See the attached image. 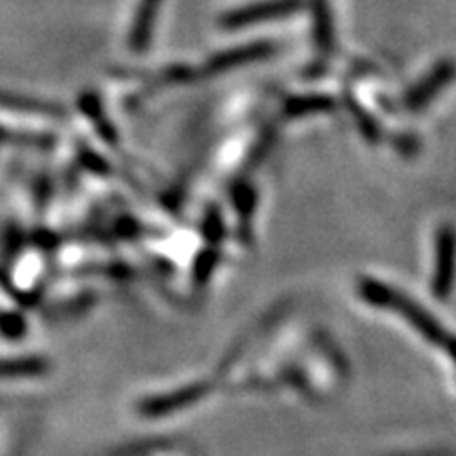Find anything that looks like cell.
<instances>
[{
    "mask_svg": "<svg viewBox=\"0 0 456 456\" xmlns=\"http://www.w3.org/2000/svg\"><path fill=\"white\" fill-rule=\"evenodd\" d=\"M266 51V47H248V49H239L237 53H228L222 57V60L216 61V66H232V64H239V61H245V60H254V57L262 55Z\"/></svg>",
    "mask_w": 456,
    "mask_h": 456,
    "instance_id": "obj_3",
    "label": "cell"
},
{
    "mask_svg": "<svg viewBox=\"0 0 456 456\" xmlns=\"http://www.w3.org/2000/svg\"><path fill=\"white\" fill-rule=\"evenodd\" d=\"M296 9V0H275V3L256 4V7H248L241 11H235L232 15L226 17V26H248L258 24V21L275 20L289 11Z\"/></svg>",
    "mask_w": 456,
    "mask_h": 456,
    "instance_id": "obj_1",
    "label": "cell"
},
{
    "mask_svg": "<svg viewBox=\"0 0 456 456\" xmlns=\"http://www.w3.org/2000/svg\"><path fill=\"white\" fill-rule=\"evenodd\" d=\"M161 4V0H144L140 7V17L135 20L134 26V45H144L148 34H151V26L155 21L157 9Z\"/></svg>",
    "mask_w": 456,
    "mask_h": 456,
    "instance_id": "obj_2",
    "label": "cell"
}]
</instances>
